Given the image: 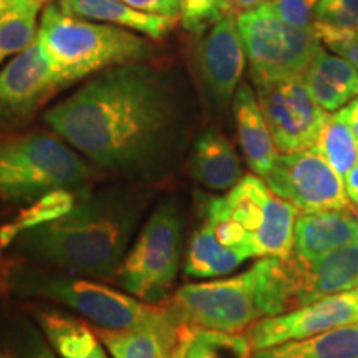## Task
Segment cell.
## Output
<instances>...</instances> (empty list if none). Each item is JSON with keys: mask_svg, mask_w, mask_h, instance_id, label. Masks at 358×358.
Returning a JSON list of instances; mask_svg holds the SVG:
<instances>
[{"mask_svg": "<svg viewBox=\"0 0 358 358\" xmlns=\"http://www.w3.org/2000/svg\"><path fill=\"white\" fill-rule=\"evenodd\" d=\"M43 122L96 168L134 185L168 178L181 150L176 90L145 62L100 71Z\"/></svg>", "mask_w": 358, "mask_h": 358, "instance_id": "1", "label": "cell"}, {"mask_svg": "<svg viewBox=\"0 0 358 358\" xmlns=\"http://www.w3.org/2000/svg\"><path fill=\"white\" fill-rule=\"evenodd\" d=\"M148 201L140 186L88 189L69 213L20 232L10 245L37 266L113 279L136 237Z\"/></svg>", "mask_w": 358, "mask_h": 358, "instance_id": "2", "label": "cell"}, {"mask_svg": "<svg viewBox=\"0 0 358 358\" xmlns=\"http://www.w3.org/2000/svg\"><path fill=\"white\" fill-rule=\"evenodd\" d=\"M168 307L186 324L243 334L257 320L297 308L292 257H262L229 279L186 284Z\"/></svg>", "mask_w": 358, "mask_h": 358, "instance_id": "3", "label": "cell"}, {"mask_svg": "<svg viewBox=\"0 0 358 358\" xmlns=\"http://www.w3.org/2000/svg\"><path fill=\"white\" fill-rule=\"evenodd\" d=\"M37 42L62 87L113 66L146 62L155 53L141 35L70 15L57 2L43 7Z\"/></svg>", "mask_w": 358, "mask_h": 358, "instance_id": "4", "label": "cell"}, {"mask_svg": "<svg viewBox=\"0 0 358 358\" xmlns=\"http://www.w3.org/2000/svg\"><path fill=\"white\" fill-rule=\"evenodd\" d=\"M12 294L38 299L77 312L95 327L127 330L156 324L171 315L168 306H155L90 277L19 261L12 277Z\"/></svg>", "mask_w": 358, "mask_h": 358, "instance_id": "5", "label": "cell"}, {"mask_svg": "<svg viewBox=\"0 0 358 358\" xmlns=\"http://www.w3.org/2000/svg\"><path fill=\"white\" fill-rule=\"evenodd\" d=\"M96 171L57 133L32 131L0 140V199L30 203L52 191L92 189Z\"/></svg>", "mask_w": 358, "mask_h": 358, "instance_id": "6", "label": "cell"}, {"mask_svg": "<svg viewBox=\"0 0 358 358\" xmlns=\"http://www.w3.org/2000/svg\"><path fill=\"white\" fill-rule=\"evenodd\" d=\"M185 254V214L179 201L164 199L129 245L113 280L143 302L161 306L176 284Z\"/></svg>", "mask_w": 358, "mask_h": 358, "instance_id": "7", "label": "cell"}, {"mask_svg": "<svg viewBox=\"0 0 358 358\" xmlns=\"http://www.w3.org/2000/svg\"><path fill=\"white\" fill-rule=\"evenodd\" d=\"M201 204L231 217L250 237L254 257H287L294 250L297 208L277 196L261 176H243L222 196H201Z\"/></svg>", "mask_w": 358, "mask_h": 358, "instance_id": "8", "label": "cell"}, {"mask_svg": "<svg viewBox=\"0 0 358 358\" xmlns=\"http://www.w3.org/2000/svg\"><path fill=\"white\" fill-rule=\"evenodd\" d=\"M236 22L254 85L302 77L322 50L312 29L287 24L267 3L241 12Z\"/></svg>", "mask_w": 358, "mask_h": 358, "instance_id": "9", "label": "cell"}, {"mask_svg": "<svg viewBox=\"0 0 358 358\" xmlns=\"http://www.w3.org/2000/svg\"><path fill=\"white\" fill-rule=\"evenodd\" d=\"M256 95L279 153L315 148L330 115L313 100L302 77L259 83Z\"/></svg>", "mask_w": 358, "mask_h": 358, "instance_id": "10", "label": "cell"}, {"mask_svg": "<svg viewBox=\"0 0 358 358\" xmlns=\"http://www.w3.org/2000/svg\"><path fill=\"white\" fill-rule=\"evenodd\" d=\"M264 181L303 214L357 208L350 203L342 178L315 148L280 153Z\"/></svg>", "mask_w": 358, "mask_h": 358, "instance_id": "11", "label": "cell"}, {"mask_svg": "<svg viewBox=\"0 0 358 358\" xmlns=\"http://www.w3.org/2000/svg\"><path fill=\"white\" fill-rule=\"evenodd\" d=\"M353 322H358V287L257 320L249 327L248 338L252 350L257 352L285 342L313 337Z\"/></svg>", "mask_w": 358, "mask_h": 358, "instance_id": "12", "label": "cell"}, {"mask_svg": "<svg viewBox=\"0 0 358 358\" xmlns=\"http://www.w3.org/2000/svg\"><path fill=\"white\" fill-rule=\"evenodd\" d=\"M60 88L40 43L30 45L0 66V127L29 120Z\"/></svg>", "mask_w": 358, "mask_h": 358, "instance_id": "13", "label": "cell"}, {"mask_svg": "<svg viewBox=\"0 0 358 358\" xmlns=\"http://www.w3.org/2000/svg\"><path fill=\"white\" fill-rule=\"evenodd\" d=\"M245 66V52L234 15L208 30L199 50V73L209 98L219 108L236 95Z\"/></svg>", "mask_w": 358, "mask_h": 358, "instance_id": "14", "label": "cell"}, {"mask_svg": "<svg viewBox=\"0 0 358 358\" xmlns=\"http://www.w3.org/2000/svg\"><path fill=\"white\" fill-rule=\"evenodd\" d=\"M292 262L297 308L358 287V239L315 261H303L292 252Z\"/></svg>", "mask_w": 358, "mask_h": 358, "instance_id": "15", "label": "cell"}, {"mask_svg": "<svg viewBox=\"0 0 358 358\" xmlns=\"http://www.w3.org/2000/svg\"><path fill=\"white\" fill-rule=\"evenodd\" d=\"M358 239V209L299 214L292 252L303 261H315Z\"/></svg>", "mask_w": 358, "mask_h": 358, "instance_id": "16", "label": "cell"}, {"mask_svg": "<svg viewBox=\"0 0 358 358\" xmlns=\"http://www.w3.org/2000/svg\"><path fill=\"white\" fill-rule=\"evenodd\" d=\"M232 106H234L237 140L245 163L257 176L264 179L274 166L279 151L272 140L256 92L250 88V85H239Z\"/></svg>", "mask_w": 358, "mask_h": 358, "instance_id": "17", "label": "cell"}, {"mask_svg": "<svg viewBox=\"0 0 358 358\" xmlns=\"http://www.w3.org/2000/svg\"><path fill=\"white\" fill-rule=\"evenodd\" d=\"M187 168L194 181L213 191H229L243 179V164L234 146L214 128L196 136Z\"/></svg>", "mask_w": 358, "mask_h": 358, "instance_id": "18", "label": "cell"}, {"mask_svg": "<svg viewBox=\"0 0 358 358\" xmlns=\"http://www.w3.org/2000/svg\"><path fill=\"white\" fill-rule=\"evenodd\" d=\"M181 325L171 310L168 319L156 324L127 330L95 327V330L111 358H173Z\"/></svg>", "mask_w": 358, "mask_h": 358, "instance_id": "19", "label": "cell"}, {"mask_svg": "<svg viewBox=\"0 0 358 358\" xmlns=\"http://www.w3.org/2000/svg\"><path fill=\"white\" fill-rule=\"evenodd\" d=\"M302 82L325 111H337L358 96V71L343 57L330 55L324 48L308 65Z\"/></svg>", "mask_w": 358, "mask_h": 358, "instance_id": "20", "label": "cell"}, {"mask_svg": "<svg viewBox=\"0 0 358 358\" xmlns=\"http://www.w3.org/2000/svg\"><path fill=\"white\" fill-rule=\"evenodd\" d=\"M58 7L70 15L101 22L158 40L171 32L178 19L136 10L122 0H58Z\"/></svg>", "mask_w": 358, "mask_h": 358, "instance_id": "21", "label": "cell"}, {"mask_svg": "<svg viewBox=\"0 0 358 358\" xmlns=\"http://www.w3.org/2000/svg\"><path fill=\"white\" fill-rule=\"evenodd\" d=\"M35 319L43 337L60 358H111L96 330L55 308H40Z\"/></svg>", "mask_w": 358, "mask_h": 358, "instance_id": "22", "label": "cell"}, {"mask_svg": "<svg viewBox=\"0 0 358 358\" xmlns=\"http://www.w3.org/2000/svg\"><path fill=\"white\" fill-rule=\"evenodd\" d=\"M256 358H358V322L254 352Z\"/></svg>", "mask_w": 358, "mask_h": 358, "instance_id": "23", "label": "cell"}, {"mask_svg": "<svg viewBox=\"0 0 358 358\" xmlns=\"http://www.w3.org/2000/svg\"><path fill=\"white\" fill-rule=\"evenodd\" d=\"M248 261L244 254L227 249L219 243L211 227L201 221L192 232L185 256V274L194 279H213L229 274Z\"/></svg>", "mask_w": 358, "mask_h": 358, "instance_id": "24", "label": "cell"}, {"mask_svg": "<svg viewBox=\"0 0 358 358\" xmlns=\"http://www.w3.org/2000/svg\"><path fill=\"white\" fill-rule=\"evenodd\" d=\"M248 335L203 329L182 322L173 358H252Z\"/></svg>", "mask_w": 358, "mask_h": 358, "instance_id": "25", "label": "cell"}, {"mask_svg": "<svg viewBox=\"0 0 358 358\" xmlns=\"http://www.w3.org/2000/svg\"><path fill=\"white\" fill-rule=\"evenodd\" d=\"M43 3L45 0H7L0 10V66L37 42Z\"/></svg>", "mask_w": 358, "mask_h": 358, "instance_id": "26", "label": "cell"}, {"mask_svg": "<svg viewBox=\"0 0 358 358\" xmlns=\"http://www.w3.org/2000/svg\"><path fill=\"white\" fill-rule=\"evenodd\" d=\"M82 192L58 189L32 201L12 222L0 227V248H8L20 232L62 217L73 208Z\"/></svg>", "mask_w": 358, "mask_h": 358, "instance_id": "27", "label": "cell"}, {"mask_svg": "<svg viewBox=\"0 0 358 358\" xmlns=\"http://www.w3.org/2000/svg\"><path fill=\"white\" fill-rule=\"evenodd\" d=\"M312 30L332 52L357 37L358 0H319Z\"/></svg>", "mask_w": 358, "mask_h": 358, "instance_id": "28", "label": "cell"}, {"mask_svg": "<svg viewBox=\"0 0 358 358\" xmlns=\"http://www.w3.org/2000/svg\"><path fill=\"white\" fill-rule=\"evenodd\" d=\"M315 150L343 179L358 163V140L350 127L337 113L327 120Z\"/></svg>", "mask_w": 358, "mask_h": 358, "instance_id": "29", "label": "cell"}, {"mask_svg": "<svg viewBox=\"0 0 358 358\" xmlns=\"http://www.w3.org/2000/svg\"><path fill=\"white\" fill-rule=\"evenodd\" d=\"M231 0H179V20L187 32L201 35L224 17L232 15Z\"/></svg>", "mask_w": 358, "mask_h": 358, "instance_id": "30", "label": "cell"}, {"mask_svg": "<svg viewBox=\"0 0 358 358\" xmlns=\"http://www.w3.org/2000/svg\"><path fill=\"white\" fill-rule=\"evenodd\" d=\"M319 0H271L268 8L279 19L301 29H312Z\"/></svg>", "mask_w": 358, "mask_h": 358, "instance_id": "31", "label": "cell"}, {"mask_svg": "<svg viewBox=\"0 0 358 358\" xmlns=\"http://www.w3.org/2000/svg\"><path fill=\"white\" fill-rule=\"evenodd\" d=\"M22 358H60L37 330L27 329L20 337Z\"/></svg>", "mask_w": 358, "mask_h": 358, "instance_id": "32", "label": "cell"}, {"mask_svg": "<svg viewBox=\"0 0 358 358\" xmlns=\"http://www.w3.org/2000/svg\"><path fill=\"white\" fill-rule=\"evenodd\" d=\"M122 2L140 12L179 19V0H122Z\"/></svg>", "mask_w": 358, "mask_h": 358, "instance_id": "33", "label": "cell"}, {"mask_svg": "<svg viewBox=\"0 0 358 358\" xmlns=\"http://www.w3.org/2000/svg\"><path fill=\"white\" fill-rule=\"evenodd\" d=\"M19 259H10L0 254V295L12 294V277Z\"/></svg>", "mask_w": 358, "mask_h": 358, "instance_id": "34", "label": "cell"}, {"mask_svg": "<svg viewBox=\"0 0 358 358\" xmlns=\"http://www.w3.org/2000/svg\"><path fill=\"white\" fill-rule=\"evenodd\" d=\"M337 115L350 127L352 133L355 134V138L358 140V96L353 98L350 103H347L343 108H340Z\"/></svg>", "mask_w": 358, "mask_h": 358, "instance_id": "35", "label": "cell"}, {"mask_svg": "<svg viewBox=\"0 0 358 358\" xmlns=\"http://www.w3.org/2000/svg\"><path fill=\"white\" fill-rule=\"evenodd\" d=\"M334 52L337 53V55L343 57L345 60L350 62V64L355 66L358 71V35L357 37H353L352 40H348V42L338 45Z\"/></svg>", "mask_w": 358, "mask_h": 358, "instance_id": "36", "label": "cell"}, {"mask_svg": "<svg viewBox=\"0 0 358 358\" xmlns=\"http://www.w3.org/2000/svg\"><path fill=\"white\" fill-rule=\"evenodd\" d=\"M345 187H347L348 198H350L352 203L355 204L358 209V163L353 166L352 171L347 174Z\"/></svg>", "mask_w": 358, "mask_h": 358, "instance_id": "37", "label": "cell"}, {"mask_svg": "<svg viewBox=\"0 0 358 358\" xmlns=\"http://www.w3.org/2000/svg\"><path fill=\"white\" fill-rule=\"evenodd\" d=\"M232 2V7H234V10L237 12H248V10H252V8L256 7H261L264 3L271 2V0H231Z\"/></svg>", "mask_w": 358, "mask_h": 358, "instance_id": "38", "label": "cell"}, {"mask_svg": "<svg viewBox=\"0 0 358 358\" xmlns=\"http://www.w3.org/2000/svg\"><path fill=\"white\" fill-rule=\"evenodd\" d=\"M0 358H15V357L10 355V353H8V352H3V350H0Z\"/></svg>", "mask_w": 358, "mask_h": 358, "instance_id": "39", "label": "cell"}, {"mask_svg": "<svg viewBox=\"0 0 358 358\" xmlns=\"http://www.w3.org/2000/svg\"><path fill=\"white\" fill-rule=\"evenodd\" d=\"M6 2H7V0H0V10H2V8L6 7Z\"/></svg>", "mask_w": 358, "mask_h": 358, "instance_id": "40", "label": "cell"}, {"mask_svg": "<svg viewBox=\"0 0 358 358\" xmlns=\"http://www.w3.org/2000/svg\"><path fill=\"white\" fill-rule=\"evenodd\" d=\"M252 358H256V357H252Z\"/></svg>", "mask_w": 358, "mask_h": 358, "instance_id": "41", "label": "cell"}]
</instances>
